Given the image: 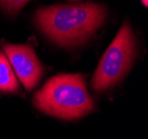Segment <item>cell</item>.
Masks as SVG:
<instances>
[{"label":"cell","instance_id":"cell-7","mask_svg":"<svg viewBox=\"0 0 148 139\" xmlns=\"http://www.w3.org/2000/svg\"><path fill=\"white\" fill-rule=\"evenodd\" d=\"M143 1V3L145 5V6H147V0H142Z\"/></svg>","mask_w":148,"mask_h":139},{"label":"cell","instance_id":"cell-8","mask_svg":"<svg viewBox=\"0 0 148 139\" xmlns=\"http://www.w3.org/2000/svg\"><path fill=\"white\" fill-rule=\"evenodd\" d=\"M72 1H76V0H72Z\"/></svg>","mask_w":148,"mask_h":139},{"label":"cell","instance_id":"cell-5","mask_svg":"<svg viewBox=\"0 0 148 139\" xmlns=\"http://www.w3.org/2000/svg\"><path fill=\"white\" fill-rule=\"evenodd\" d=\"M19 82L5 53L0 52V92L17 93Z\"/></svg>","mask_w":148,"mask_h":139},{"label":"cell","instance_id":"cell-6","mask_svg":"<svg viewBox=\"0 0 148 139\" xmlns=\"http://www.w3.org/2000/svg\"><path fill=\"white\" fill-rule=\"evenodd\" d=\"M30 0H0L1 7L9 13H17Z\"/></svg>","mask_w":148,"mask_h":139},{"label":"cell","instance_id":"cell-1","mask_svg":"<svg viewBox=\"0 0 148 139\" xmlns=\"http://www.w3.org/2000/svg\"><path fill=\"white\" fill-rule=\"evenodd\" d=\"M106 8L97 3L56 5L40 8L36 22L45 36L62 47L85 41L102 25Z\"/></svg>","mask_w":148,"mask_h":139},{"label":"cell","instance_id":"cell-4","mask_svg":"<svg viewBox=\"0 0 148 139\" xmlns=\"http://www.w3.org/2000/svg\"><path fill=\"white\" fill-rule=\"evenodd\" d=\"M3 50L19 81L28 91L33 90L43 75V67L34 50L28 44H7Z\"/></svg>","mask_w":148,"mask_h":139},{"label":"cell","instance_id":"cell-2","mask_svg":"<svg viewBox=\"0 0 148 139\" xmlns=\"http://www.w3.org/2000/svg\"><path fill=\"white\" fill-rule=\"evenodd\" d=\"M33 103L39 110L66 121L81 118L94 108L81 74H60L50 79L36 94Z\"/></svg>","mask_w":148,"mask_h":139},{"label":"cell","instance_id":"cell-3","mask_svg":"<svg viewBox=\"0 0 148 139\" xmlns=\"http://www.w3.org/2000/svg\"><path fill=\"white\" fill-rule=\"evenodd\" d=\"M135 53V36L130 25L125 22L99 61L92 79L93 88L103 92L117 84L132 66Z\"/></svg>","mask_w":148,"mask_h":139}]
</instances>
